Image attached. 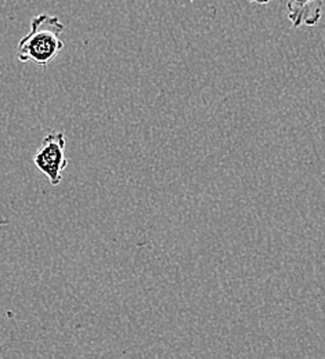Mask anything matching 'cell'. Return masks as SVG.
Instances as JSON below:
<instances>
[{
	"label": "cell",
	"instance_id": "6da1fadb",
	"mask_svg": "<svg viewBox=\"0 0 325 359\" xmlns=\"http://www.w3.org/2000/svg\"><path fill=\"white\" fill-rule=\"evenodd\" d=\"M64 24L51 14H38L31 20L29 32L18 42L17 58L21 62H34L47 67L64 48L61 35Z\"/></svg>",
	"mask_w": 325,
	"mask_h": 359
},
{
	"label": "cell",
	"instance_id": "7a4b0ae2",
	"mask_svg": "<svg viewBox=\"0 0 325 359\" xmlns=\"http://www.w3.org/2000/svg\"><path fill=\"white\" fill-rule=\"evenodd\" d=\"M65 147L67 141L64 133H50L44 138L34 156V165L46 176L53 187L62 181L64 170L68 166Z\"/></svg>",
	"mask_w": 325,
	"mask_h": 359
},
{
	"label": "cell",
	"instance_id": "3957f363",
	"mask_svg": "<svg viewBox=\"0 0 325 359\" xmlns=\"http://www.w3.org/2000/svg\"><path fill=\"white\" fill-rule=\"evenodd\" d=\"M324 0H288L286 17L293 28L317 27L323 17Z\"/></svg>",
	"mask_w": 325,
	"mask_h": 359
},
{
	"label": "cell",
	"instance_id": "277c9868",
	"mask_svg": "<svg viewBox=\"0 0 325 359\" xmlns=\"http://www.w3.org/2000/svg\"><path fill=\"white\" fill-rule=\"evenodd\" d=\"M248 3H253V4H259V6H266L269 3H272L273 0H245Z\"/></svg>",
	"mask_w": 325,
	"mask_h": 359
}]
</instances>
